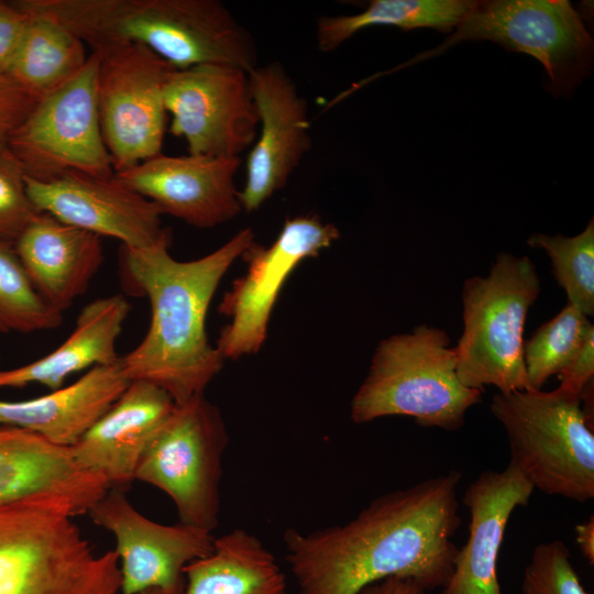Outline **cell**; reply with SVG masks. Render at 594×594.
I'll return each instance as SVG.
<instances>
[{
    "mask_svg": "<svg viewBox=\"0 0 594 594\" xmlns=\"http://www.w3.org/2000/svg\"><path fill=\"white\" fill-rule=\"evenodd\" d=\"M451 470L373 499L354 518L302 534L284 532L286 560L299 594H358L388 578H405L426 591L443 587L461 526Z\"/></svg>",
    "mask_w": 594,
    "mask_h": 594,
    "instance_id": "1",
    "label": "cell"
},
{
    "mask_svg": "<svg viewBox=\"0 0 594 594\" xmlns=\"http://www.w3.org/2000/svg\"><path fill=\"white\" fill-rule=\"evenodd\" d=\"M251 228L238 231L213 252L191 261L174 258L170 235L146 249L122 245V266L151 305L143 340L121 358L131 381H146L182 404L204 394L223 359L207 336L212 297L224 274L255 242Z\"/></svg>",
    "mask_w": 594,
    "mask_h": 594,
    "instance_id": "2",
    "label": "cell"
},
{
    "mask_svg": "<svg viewBox=\"0 0 594 594\" xmlns=\"http://www.w3.org/2000/svg\"><path fill=\"white\" fill-rule=\"evenodd\" d=\"M50 15L92 52L141 44L176 69L202 64L250 72L258 53L251 32L219 0H19Z\"/></svg>",
    "mask_w": 594,
    "mask_h": 594,
    "instance_id": "3",
    "label": "cell"
},
{
    "mask_svg": "<svg viewBox=\"0 0 594 594\" xmlns=\"http://www.w3.org/2000/svg\"><path fill=\"white\" fill-rule=\"evenodd\" d=\"M482 391L464 386L455 369V351L440 328L420 324L382 340L369 373L351 400L353 422L402 415L422 427L460 429Z\"/></svg>",
    "mask_w": 594,
    "mask_h": 594,
    "instance_id": "4",
    "label": "cell"
},
{
    "mask_svg": "<svg viewBox=\"0 0 594 594\" xmlns=\"http://www.w3.org/2000/svg\"><path fill=\"white\" fill-rule=\"evenodd\" d=\"M66 509L0 506V594H119L114 550L96 554Z\"/></svg>",
    "mask_w": 594,
    "mask_h": 594,
    "instance_id": "5",
    "label": "cell"
},
{
    "mask_svg": "<svg viewBox=\"0 0 594 594\" xmlns=\"http://www.w3.org/2000/svg\"><path fill=\"white\" fill-rule=\"evenodd\" d=\"M540 293V278L528 256L497 254L488 275L465 279L463 332L454 346L461 383L498 393L535 389L524 364V327Z\"/></svg>",
    "mask_w": 594,
    "mask_h": 594,
    "instance_id": "6",
    "label": "cell"
},
{
    "mask_svg": "<svg viewBox=\"0 0 594 594\" xmlns=\"http://www.w3.org/2000/svg\"><path fill=\"white\" fill-rule=\"evenodd\" d=\"M491 413L504 427L509 463L548 495L594 497V433L581 395L561 388L497 393Z\"/></svg>",
    "mask_w": 594,
    "mask_h": 594,
    "instance_id": "7",
    "label": "cell"
},
{
    "mask_svg": "<svg viewBox=\"0 0 594 594\" xmlns=\"http://www.w3.org/2000/svg\"><path fill=\"white\" fill-rule=\"evenodd\" d=\"M228 440L218 407L198 394L175 405L144 451L135 481L166 493L179 522L212 532L219 522Z\"/></svg>",
    "mask_w": 594,
    "mask_h": 594,
    "instance_id": "8",
    "label": "cell"
},
{
    "mask_svg": "<svg viewBox=\"0 0 594 594\" xmlns=\"http://www.w3.org/2000/svg\"><path fill=\"white\" fill-rule=\"evenodd\" d=\"M453 31L424 56L461 41H492L538 59L554 95L572 92L593 65V38L568 0L479 1Z\"/></svg>",
    "mask_w": 594,
    "mask_h": 594,
    "instance_id": "9",
    "label": "cell"
},
{
    "mask_svg": "<svg viewBox=\"0 0 594 594\" xmlns=\"http://www.w3.org/2000/svg\"><path fill=\"white\" fill-rule=\"evenodd\" d=\"M99 57L91 52L69 80L41 97L7 145L25 177L48 180L67 172L110 177L97 103Z\"/></svg>",
    "mask_w": 594,
    "mask_h": 594,
    "instance_id": "10",
    "label": "cell"
},
{
    "mask_svg": "<svg viewBox=\"0 0 594 594\" xmlns=\"http://www.w3.org/2000/svg\"><path fill=\"white\" fill-rule=\"evenodd\" d=\"M97 103L114 173L162 153L167 129L164 88L176 69L141 44L96 51Z\"/></svg>",
    "mask_w": 594,
    "mask_h": 594,
    "instance_id": "11",
    "label": "cell"
},
{
    "mask_svg": "<svg viewBox=\"0 0 594 594\" xmlns=\"http://www.w3.org/2000/svg\"><path fill=\"white\" fill-rule=\"evenodd\" d=\"M340 238L339 229L316 215L288 217L270 246L254 242L241 256L244 276L223 296L219 312L229 319L217 350L223 360L256 353L264 344L280 290L293 271Z\"/></svg>",
    "mask_w": 594,
    "mask_h": 594,
    "instance_id": "12",
    "label": "cell"
},
{
    "mask_svg": "<svg viewBox=\"0 0 594 594\" xmlns=\"http://www.w3.org/2000/svg\"><path fill=\"white\" fill-rule=\"evenodd\" d=\"M169 132L188 154L241 157L257 136L258 116L245 70L221 64L174 69L164 88Z\"/></svg>",
    "mask_w": 594,
    "mask_h": 594,
    "instance_id": "13",
    "label": "cell"
},
{
    "mask_svg": "<svg viewBox=\"0 0 594 594\" xmlns=\"http://www.w3.org/2000/svg\"><path fill=\"white\" fill-rule=\"evenodd\" d=\"M127 490L109 488L90 508L89 517L111 532L121 563L119 594L158 588L182 594L184 570L213 548L212 532L185 524L164 525L142 515L128 499Z\"/></svg>",
    "mask_w": 594,
    "mask_h": 594,
    "instance_id": "14",
    "label": "cell"
},
{
    "mask_svg": "<svg viewBox=\"0 0 594 594\" xmlns=\"http://www.w3.org/2000/svg\"><path fill=\"white\" fill-rule=\"evenodd\" d=\"M248 75L258 130L239 197L243 211L253 212L287 185L312 139L308 102L280 62L257 65Z\"/></svg>",
    "mask_w": 594,
    "mask_h": 594,
    "instance_id": "15",
    "label": "cell"
},
{
    "mask_svg": "<svg viewBox=\"0 0 594 594\" xmlns=\"http://www.w3.org/2000/svg\"><path fill=\"white\" fill-rule=\"evenodd\" d=\"M28 194L40 212L86 230L112 237L123 246L146 249L170 235L161 210L123 184L116 174L101 177L67 172L48 180L25 177Z\"/></svg>",
    "mask_w": 594,
    "mask_h": 594,
    "instance_id": "16",
    "label": "cell"
},
{
    "mask_svg": "<svg viewBox=\"0 0 594 594\" xmlns=\"http://www.w3.org/2000/svg\"><path fill=\"white\" fill-rule=\"evenodd\" d=\"M241 157L160 153L116 173L128 187L187 224L209 229L242 211L235 175Z\"/></svg>",
    "mask_w": 594,
    "mask_h": 594,
    "instance_id": "17",
    "label": "cell"
},
{
    "mask_svg": "<svg viewBox=\"0 0 594 594\" xmlns=\"http://www.w3.org/2000/svg\"><path fill=\"white\" fill-rule=\"evenodd\" d=\"M107 481L82 469L68 447L11 426H0V506L41 502L74 517L88 514L108 492Z\"/></svg>",
    "mask_w": 594,
    "mask_h": 594,
    "instance_id": "18",
    "label": "cell"
},
{
    "mask_svg": "<svg viewBox=\"0 0 594 594\" xmlns=\"http://www.w3.org/2000/svg\"><path fill=\"white\" fill-rule=\"evenodd\" d=\"M534 490L509 462L503 471L482 472L470 484L463 496L471 516L469 538L458 549L441 594H503L497 558L506 526L514 510L529 503Z\"/></svg>",
    "mask_w": 594,
    "mask_h": 594,
    "instance_id": "19",
    "label": "cell"
},
{
    "mask_svg": "<svg viewBox=\"0 0 594 594\" xmlns=\"http://www.w3.org/2000/svg\"><path fill=\"white\" fill-rule=\"evenodd\" d=\"M173 398L146 381H131L95 425L70 447L85 470L101 475L110 488L135 481L139 462L175 407Z\"/></svg>",
    "mask_w": 594,
    "mask_h": 594,
    "instance_id": "20",
    "label": "cell"
},
{
    "mask_svg": "<svg viewBox=\"0 0 594 594\" xmlns=\"http://www.w3.org/2000/svg\"><path fill=\"white\" fill-rule=\"evenodd\" d=\"M14 248L40 297L61 314L86 293L105 258L99 235L46 212L29 222Z\"/></svg>",
    "mask_w": 594,
    "mask_h": 594,
    "instance_id": "21",
    "label": "cell"
},
{
    "mask_svg": "<svg viewBox=\"0 0 594 594\" xmlns=\"http://www.w3.org/2000/svg\"><path fill=\"white\" fill-rule=\"evenodd\" d=\"M131 380L120 360L91 367L75 383L26 400H0V426L34 432L73 447L120 397Z\"/></svg>",
    "mask_w": 594,
    "mask_h": 594,
    "instance_id": "22",
    "label": "cell"
},
{
    "mask_svg": "<svg viewBox=\"0 0 594 594\" xmlns=\"http://www.w3.org/2000/svg\"><path fill=\"white\" fill-rule=\"evenodd\" d=\"M130 310L122 295L90 301L80 310L73 332L54 351L29 364L0 370V388L37 383L55 391L74 373L117 363L116 342Z\"/></svg>",
    "mask_w": 594,
    "mask_h": 594,
    "instance_id": "23",
    "label": "cell"
},
{
    "mask_svg": "<svg viewBox=\"0 0 594 594\" xmlns=\"http://www.w3.org/2000/svg\"><path fill=\"white\" fill-rule=\"evenodd\" d=\"M184 573L182 594H287L286 576L273 553L242 528L215 537L212 550Z\"/></svg>",
    "mask_w": 594,
    "mask_h": 594,
    "instance_id": "24",
    "label": "cell"
},
{
    "mask_svg": "<svg viewBox=\"0 0 594 594\" xmlns=\"http://www.w3.org/2000/svg\"><path fill=\"white\" fill-rule=\"evenodd\" d=\"M13 3L29 19L7 75L40 99L74 77L89 55L86 44L61 22Z\"/></svg>",
    "mask_w": 594,
    "mask_h": 594,
    "instance_id": "25",
    "label": "cell"
},
{
    "mask_svg": "<svg viewBox=\"0 0 594 594\" xmlns=\"http://www.w3.org/2000/svg\"><path fill=\"white\" fill-rule=\"evenodd\" d=\"M477 0H373L356 14L321 15L316 23L317 47L330 53L358 32L371 26L403 30L432 28L453 31Z\"/></svg>",
    "mask_w": 594,
    "mask_h": 594,
    "instance_id": "26",
    "label": "cell"
},
{
    "mask_svg": "<svg viewBox=\"0 0 594 594\" xmlns=\"http://www.w3.org/2000/svg\"><path fill=\"white\" fill-rule=\"evenodd\" d=\"M593 329L588 317L570 302L540 326L524 342V364L531 387L541 389L552 375H559Z\"/></svg>",
    "mask_w": 594,
    "mask_h": 594,
    "instance_id": "27",
    "label": "cell"
},
{
    "mask_svg": "<svg viewBox=\"0 0 594 594\" xmlns=\"http://www.w3.org/2000/svg\"><path fill=\"white\" fill-rule=\"evenodd\" d=\"M62 320V314L52 309L33 287L14 243L0 239V332L50 330Z\"/></svg>",
    "mask_w": 594,
    "mask_h": 594,
    "instance_id": "28",
    "label": "cell"
},
{
    "mask_svg": "<svg viewBox=\"0 0 594 594\" xmlns=\"http://www.w3.org/2000/svg\"><path fill=\"white\" fill-rule=\"evenodd\" d=\"M527 244L542 249L551 260L556 280L568 296V302L585 316L594 314V222L574 237L532 234Z\"/></svg>",
    "mask_w": 594,
    "mask_h": 594,
    "instance_id": "29",
    "label": "cell"
},
{
    "mask_svg": "<svg viewBox=\"0 0 594 594\" xmlns=\"http://www.w3.org/2000/svg\"><path fill=\"white\" fill-rule=\"evenodd\" d=\"M522 594H587L570 561L564 542L552 540L534 549L524 571Z\"/></svg>",
    "mask_w": 594,
    "mask_h": 594,
    "instance_id": "30",
    "label": "cell"
},
{
    "mask_svg": "<svg viewBox=\"0 0 594 594\" xmlns=\"http://www.w3.org/2000/svg\"><path fill=\"white\" fill-rule=\"evenodd\" d=\"M38 213L28 194L20 163L7 143L0 144V239L14 243Z\"/></svg>",
    "mask_w": 594,
    "mask_h": 594,
    "instance_id": "31",
    "label": "cell"
},
{
    "mask_svg": "<svg viewBox=\"0 0 594 594\" xmlns=\"http://www.w3.org/2000/svg\"><path fill=\"white\" fill-rule=\"evenodd\" d=\"M37 100L10 76L0 74V144L7 143Z\"/></svg>",
    "mask_w": 594,
    "mask_h": 594,
    "instance_id": "32",
    "label": "cell"
},
{
    "mask_svg": "<svg viewBox=\"0 0 594 594\" xmlns=\"http://www.w3.org/2000/svg\"><path fill=\"white\" fill-rule=\"evenodd\" d=\"M29 14L12 2L0 1V74L7 75L21 43Z\"/></svg>",
    "mask_w": 594,
    "mask_h": 594,
    "instance_id": "33",
    "label": "cell"
},
{
    "mask_svg": "<svg viewBox=\"0 0 594 594\" xmlns=\"http://www.w3.org/2000/svg\"><path fill=\"white\" fill-rule=\"evenodd\" d=\"M559 388L581 395L584 386L594 378V329L587 334L582 346L559 374Z\"/></svg>",
    "mask_w": 594,
    "mask_h": 594,
    "instance_id": "34",
    "label": "cell"
},
{
    "mask_svg": "<svg viewBox=\"0 0 594 594\" xmlns=\"http://www.w3.org/2000/svg\"><path fill=\"white\" fill-rule=\"evenodd\" d=\"M427 591L417 582L405 578H388L370 584L358 594H426Z\"/></svg>",
    "mask_w": 594,
    "mask_h": 594,
    "instance_id": "35",
    "label": "cell"
},
{
    "mask_svg": "<svg viewBox=\"0 0 594 594\" xmlns=\"http://www.w3.org/2000/svg\"><path fill=\"white\" fill-rule=\"evenodd\" d=\"M576 544L587 560L588 563H594V517L591 516L587 520L575 526Z\"/></svg>",
    "mask_w": 594,
    "mask_h": 594,
    "instance_id": "36",
    "label": "cell"
},
{
    "mask_svg": "<svg viewBox=\"0 0 594 594\" xmlns=\"http://www.w3.org/2000/svg\"><path fill=\"white\" fill-rule=\"evenodd\" d=\"M139 594H165V593L158 588H148Z\"/></svg>",
    "mask_w": 594,
    "mask_h": 594,
    "instance_id": "37",
    "label": "cell"
}]
</instances>
